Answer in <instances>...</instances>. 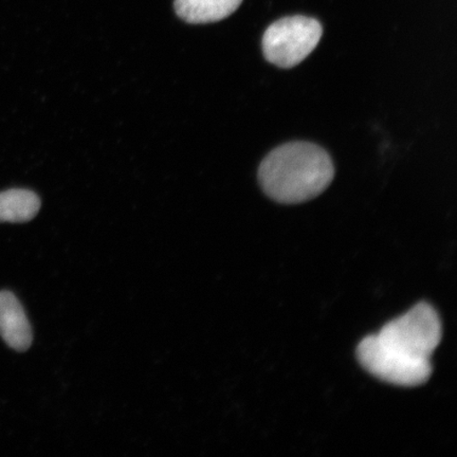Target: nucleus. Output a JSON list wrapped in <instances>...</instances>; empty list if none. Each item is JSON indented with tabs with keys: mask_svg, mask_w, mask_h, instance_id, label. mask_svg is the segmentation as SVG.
Here are the masks:
<instances>
[{
	"mask_svg": "<svg viewBox=\"0 0 457 457\" xmlns=\"http://www.w3.org/2000/svg\"><path fill=\"white\" fill-rule=\"evenodd\" d=\"M441 340L442 324L436 312L420 304L360 343L358 359L380 380L419 386L430 378L431 357Z\"/></svg>",
	"mask_w": 457,
	"mask_h": 457,
	"instance_id": "1",
	"label": "nucleus"
},
{
	"mask_svg": "<svg viewBox=\"0 0 457 457\" xmlns=\"http://www.w3.org/2000/svg\"><path fill=\"white\" fill-rule=\"evenodd\" d=\"M335 168L327 151L312 143L278 146L261 164L262 191L281 204H300L320 195L333 181Z\"/></svg>",
	"mask_w": 457,
	"mask_h": 457,
	"instance_id": "2",
	"label": "nucleus"
},
{
	"mask_svg": "<svg viewBox=\"0 0 457 457\" xmlns=\"http://www.w3.org/2000/svg\"><path fill=\"white\" fill-rule=\"evenodd\" d=\"M322 33L321 24L311 17H284L268 27L262 37V51L271 64L293 68L312 53Z\"/></svg>",
	"mask_w": 457,
	"mask_h": 457,
	"instance_id": "3",
	"label": "nucleus"
},
{
	"mask_svg": "<svg viewBox=\"0 0 457 457\" xmlns=\"http://www.w3.org/2000/svg\"><path fill=\"white\" fill-rule=\"evenodd\" d=\"M0 336L17 352H26L32 345L33 334L24 308L10 291H0Z\"/></svg>",
	"mask_w": 457,
	"mask_h": 457,
	"instance_id": "4",
	"label": "nucleus"
},
{
	"mask_svg": "<svg viewBox=\"0 0 457 457\" xmlns=\"http://www.w3.org/2000/svg\"><path fill=\"white\" fill-rule=\"evenodd\" d=\"M243 0H175L177 15L188 24H209L230 16Z\"/></svg>",
	"mask_w": 457,
	"mask_h": 457,
	"instance_id": "5",
	"label": "nucleus"
},
{
	"mask_svg": "<svg viewBox=\"0 0 457 457\" xmlns=\"http://www.w3.org/2000/svg\"><path fill=\"white\" fill-rule=\"evenodd\" d=\"M41 209V199L24 188H11L0 193V222H27Z\"/></svg>",
	"mask_w": 457,
	"mask_h": 457,
	"instance_id": "6",
	"label": "nucleus"
}]
</instances>
